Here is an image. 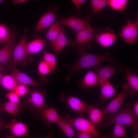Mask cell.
Wrapping results in <instances>:
<instances>
[{
    "instance_id": "obj_38",
    "label": "cell",
    "mask_w": 138,
    "mask_h": 138,
    "mask_svg": "<svg viewBox=\"0 0 138 138\" xmlns=\"http://www.w3.org/2000/svg\"><path fill=\"white\" fill-rule=\"evenodd\" d=\"M133 112L136 118L138 119V101H135L133 105Z\"/></svg>"
},
{
    "instance_id": "obj_14",
    "label": "cell",
    "mask_w": 138,
    "mask_h": 138,
    "mask_svg": "<svg viewBox=\"0 0 138 138\" xmlns=\"http://www.w3.org/2000/svg\"><path fill=\"white\" fill-rule=\"evenodd\" d=\"M6 128L8 129L13 136L17 137H27V126L24 123L17 121L13 118L8 123L6 124Z\"/></svg>"
},
{
    "instance_id": "obj_15",
    "label": "cell",
    "mask_w": 138,
    "mask_h": 138,
    "mask_svg": "<svg viewBox=\"0 0 138 138\" xmlns=\"http://www.w3.org/2000/svg\"><path fill=\"white\" fill-rule=\"evenodd\" d=\"M15 43V39L14 38L0 48V68L3 70H4L10 61Z\"/></svg>"
},
{
    "instance_id": "obj_36",
    "label": "cell",
    "mask_w": 138,
    "mask_h": 138,
    "mask_svg": "<svg viewBox=\"0 0 138 138\" xmlns=\"http://www.w3.org/2000/svg\"><path fill=\"white\" fill-rule=\"evenodd\" d=\"M75 5L76 8V14L80 16V8L83 4L87 0H70Z\"/></svg>"
},
{
    "instance_id": "obj_39",
    "label": "cell",
    "mask_w": 138,
    "mask_h": 138,
    "mask_svg": "<svg viewBox=\"0 0 138 138\" xmlns=\"http://www.w3.org/2000/svg\"><path fill=\"white\" fill-rule=\"evenodd\" d=\"M29 0H12L11 2L12 3L16 4L21 3ZM35 0L37 2H38L39 1V0Z\"/></svg>"
},
{
    "instance_id": "obj_25",
    "label": "cell",
    "mask_w": 138,
    "mask_h": 138,
    "mask_svg": "<svg viewBox=\"0 0 138 138\" xmlns=\"http://www.w3.org/2000/svg\"><path fill=\"white\" fill-rule=\"evenodd\" d=\"M14 38L12 31L3 24H0V44L7 43Z\"/></svg>"
},
{
    "instance_id": "obj_24",
    "label": "cell",
    "mask_w": 138,
    "mask_h": 138,
    "mask_svg": "<svg viewBox=\"0 0 138 138\" xmlns=\"http://www.w3.org/2000/svg\"><path fill=\"white\" fill-rule=\"evenodd\" d=\"M14 77L11 74H4L0 80V85L9 91H14L18 84Z\"/></svg>"
},
{
    "instance_id": "obj_29",
    "label": "cell",
    "mask_w": 138,
    "mask_h": 138,
    "mask_svg": "<svg viewBox=\"0 0 138 138\" xmlns=\"http://www.w3.org/2000/svg\"><path fill=\"white\" fill-rule=\"evenodd\" d=\"M128 0H108L110 7L115 10L123 12L127 5Z\"/></svg>"
},
{
    "instance_id": "obj_21",
    "label": "cell",
    "mask_w": 138,
    "mask_h": 138,
    "mask_svg": "<svg viewBox=\"0 0 138 138\" xmlns=\"http://www.w3.org/2000/svg\"><path fill=\"white\" fill-rule=\"evenodd\" d=\"M87 112L89 114L90 120L95 126L102 122L104 115L101 109L93 106H88Z\"/></svg>"
},
{
    "instance_id": "obj_9",
    "label": "cell",
    "mask_w": 138,
    "mask_h": 138,
    "mask_svg": "<svg viewBox=\"0 0 138 138\" xmlns=\"http://www.w3.org/2000/svg\"><path fill=\"white\" fill-rule=\"evenodd\" d=\"M28 30L26 28L18 43L15 46L13 51V68H15L17 64L25 58L27 55L26 49V40Z\"/></svg>"
},
{
    "instance_id": "obj_17",
    "label": "cell",
    "mask_w": 138,
    "mask_h": 138,
    "mask_svg": "<svg viewBox=\"0 0 138 138\" xmlns=\"http://www.w3.org/2000/svg\"><path fill=\"white\" fill-rule=\"evenodd\" d=\"M42 119L48 123H56L61 117L53 107H47L38 111Z\"/></svg>"
},
{
    "instance_id": "obj_40",
    "label": "cell",
    "mask_w": 138,
    "mask_h": 138,
    "mask_svg": "<svg viewBox=\"0 0 138 138\" xmlns=\"http://www.w3.org/2000/svg\"><path fill=\"white\" fill-rule=\"evenodd\" d=\"M6 123L4 121L2 120L0 121V130H3L6 128Z\"/></svg>"
},
{
    "instance_id": "obj_19",
    "label": "cell",
    "mask_w": 138,
    "mask_h": 138,
    "mask_svg": "<svg viewBox=\"0 0 138 138\" xmlns=\"http://www.w3.org/2000/svg\"><path fill=\"white\" fill-rule=\"evenodd\" d=\"M100 100L105 101L114 97L116 95L115 89L109 80L102 84L100 86Z\"/></svg>"
},
{
    "instance_id": "obj_33",
    "label": "cell",
    "mask_w": 138,
    "mask_h": 138,
    "mask_svg": "<svg viewBox=\"0 0 138 138\" xmlns=\"http://www.w3.org/2000/svg\"><path fill=\"white\" fill-rule=\"evenodd\" d=\"M29 89L26 85L18 84L14 91L20 97L26 95L29 92Z\"/></svg>"
},
{
    "instance_id": "obj_11",
    "label": "cell",
    "mask_w": 138,
    "mask_h": 138,
    "mask_svg": "<svg viewBox=\"0 0 138 138\" xmlns=\"http://www.w3.org/2000/svg\"><path fill=\"white\" fill-rule=\"evenodd\" d=\"M117 39V36L113 31L109 28L97 30L95 36V41L103 48L112 46Z\"/></svg>"
},
{
    "instance_id": "obj_31",
    "label": "cell",
    "mask_w": 138,
    "mask_h": 138,
    "mask_svg": "<svg viewBox=\"0 0 138 138\" xmlns=\"http://www.w3.org/2000/svg\"><path fill=\"white\" fill-rule=\"evenodd\" d=\"M114 127L111 137L114 138H120L127 137L125 126L118 124H114Z\"/></svg>"
},
{
    "instance_id": "obj_26",
    "label": "cell",
    "mask_w": 138,
    "mask_h": 138,
    "mask_svg": "<svg viewBox=\"0 0 138 138\" xmlns=\"http://www.w3.org/2000/svg\"><path fill=\"white\" fill-rule=\"evenodd\" d=\"M62 26L56 22H54L49 27L46 34L47 39L51 44L57 38L59 34Z\"/></svg>"
},
{
    "instance_id": "obj_16",
    "label": "cell",
    "mask_w": 138,
    "mask_h": 138,
    "mask_svg": "<svg viewBox=\"0 0 138 138\" xmlns=\"http://www.w3.org/2000/svg\"><path fill=\"white\" fill-rule=\"evenodd\" d=\"M11 74L14 77L18 84L33 86L37 87L40 86V84L39 82L15 68H12Z\"/></svg>"
},
{
    "instance_id": "obj_23",
    "label": "cell",
    "mask_w": 138,
    "mask_h": 138,
    "mask_svg": "<svg viewBox=\"0 0 138 138\" xmlns=\"http://www.w3.org/2000/svg\"><path fill=\"white\" fill-rule=\"evenodd\" d=\"M81 84L82 87L86 88L98 84V79L95 72L91 70L88 71L82 79Z\"/></svg>"
},
{
    "instance_id": "obj_4",
    "label": "cell",
    "mask_w": 138,
    "mask_h": 138,
    "mask_svg": "<svg viewBox=\"0 0 138 138\" xmlns=\"http://www.w3.org/2000/svg\"><path fill=\"white\" fill-rule=\"evenodd\" d=\"M94 68V72L97 76L99 86L109 80L113 75L121 72L123 69L122 65L116 61L106 65L99 64Z\"/></svg>"
},
{
    "instance_id": "obj_27",
    "label": "cell",
    "mask_w": 138,
    "mask_h": 138,
    "mask_svg": "<svg viewBox=\"0 0 138 138\" xmlns=\"http://www.w3.org/2000/svg\"><path fill=\"white\" fill-rule=\"evenodd\" d=\"M90 1L92 14L94 15L99 14L108 4V0H90Z\"/></svg>"
},
{
    "instance_id": "obj_6",
    "label": "cell",
    "mask_w": 138,
    "mask_h": 138,
    "mask_svg": "<svg viewBox=\"0 0 138 138\" xmlns=\"http://www.w3.org/2000/svg\"><path fill=\"white\" fill-rule=\"evenodd\" d=\"M91 17L86 16L84 19L71 15L67 17L59 18L56 22L71 28L76 33L92 26L90 22Z\"/></svg>"
},
{
    "instance_id": "obj_30",
    "label": "cell",
    "mask_w": 138,
    "mask_h": 138,
    "mask_svg": "<svg viewBox=\"0 0 138 138\" xmlns=\"http://www.w3.org/2000/svg\"><path fill=\"white\" fill-rule=\"evenodd\" d=\"M43 59L52 68L53 71L55 70L56 67V61L55 56L46 51L43 52Z\"/></svg>"
},
{
    "instance_id": "obj_41",
    "label": "cell",
    "mask_w": 138,
    "mask_h": 138,
    "mask_svg": "<svg viewBox=\"0 0 138 138\" xmlns=\"http://www.w3.org/2000/svg\"><path fill=\"white\" fill-rule=\"evenodd\" d=\"M4 70L0 68V80L3 76L4 75Z\"/></svg>"
},
{
    "instance_id": "obj_8",
    "label": "cell",
    "mask_w": 138,
    "mask_h": 138,
    "mask_svg": "<svg viewBox=\"0 0 138 138\" xmlns=\"http://www.w3.org/2000/svg\"><path fill=\"white\" fill-rule=\"evenodd\" d=\"M50 9L40 18L35 27L34 32L43 31L55 22L56 17V10L59 6L57 4L49 6Z\"/></svg>"
},
{
    "instance_id": "obj_35",
    "label": "cell",
    "mask_w": 138,
    "mask_h": 138,
    "mask_svg": "<svg viewBox=\"0 0 138 138\" xmlns=\"http://www.w3.org/2000/svg\"><path fill=\"white\" fill-rule=\"evenodd\" d=\"M5 96L9 101L20 104L19 97L14 91H9L6 94Z\"/></svg>"
},
{
    "instance_id": "obj_42",
    "label": "cell",
    "mask_w": 138,
    "mask_h": 138,
    "mask_svg": "<svg viewBox=\"0 0 138 138\" xmlns=\"http://www.w3.org/2000/svg\"><path fill=\"white\" fill-rule=\"evenodd\" d=\"M2 102L0 101V121L2 120L0 119V114L1 112L3 111L2 107Z\"/></svg>"
},
{
    "instance_id": "obj_37",
    "label": "cell",
    "mask_w": 138,
    "mask_h": 138,
    "mask_svg": "<svg viewBox=\"0 0 138 138\" xmlns=\"http://www.w3.org/2000/svg\"><path fill=\"white\" fill-rule=\"evenodd\" d=\"M77 137L78 138H92V136L90 134L87 132L79 131L77 135Z\"/></svg>"
},
{
    "instance_id": "obj_1",
    "label": "cell",
    "mask_w": 138,
    "mask_h": 138,
    "mask_svg": "<svg viewBox=\"0 0 138 138\" xmlns=\"http://www.w3.org/2000/svg\"><path fill=\"white\" fill-rule=\"evenodd\" d=\"M79 56L76 62L71 65H65L69 71L66 77V81H69L72 75L77 71L87 68L95 67L105 61H116L109 53L94 54L88 53L85 50H78Z\"/></svg>"
},
{
    "instance_id": "obj_22",
    "label": "cell",
    "mask_w": 138,
    "mask_h": 138,
    "mask_svg": "<svg viewBox=\"0 0 138 138\" xmlns=\"http://www.w3.org/2000/svg\"><path fill=\"white\" fill-rule=\"evenodd\" d=\"M45 45L44 40L37 39L26 43V49L27 55L38 53L43 49Z\"/></svg>"
},
{
    "instance_id": "obj_20",
    "label": "cell",
    "mask_w": 138,
    "mask_h": 138,
    "mask_svg": "<svg viewBox=\"0 0 138 138\" xmlns=\"http://www.w3.org/2000/svg\"><path fill=\"white\" fill-rule=\"evenodd\" d=\"M67 39L63 28L62 27L60 32L57 38L51 44L55 53L59 54L66 45L68 44Z\"/></svg>"
},
{
    "instance_id": "obj_5",
    "label": "cell",
    "mask_w": 138,
    "mask_h": 138,
    "mask_svg": "<svg viewBox=\"0 0 138 138\" xmlns=\"http://www.w3.org/2000/svg\"><path fill=\"white\" fill-rule=\"evenodd\" d=\"M64 119L79 131L88 133L93 138L99 137V133L97 129L90 120L82 117L72 118L67 115Z\"/></svg>"
},
{
    "instance_id": "obj_34",
    "label": "cell",
    "mask_w": 138,
    "mask_h": 138,
    "mask_svg": "<svg viewBox=\"0 0 138 138\" xmlns=\"http://www.w3.org/2000/svg\"><path fill=\"white\" fill-rule=\"evenodd\" d=\"M72 126L71 124L66 121L62 130L65 135L69 138H73L75 136L74 131Z\"/></svg>"
},
{
    "instance_id": "obj_2",
    "label": "cell",
    "mask_w": 138,
    "mask_h": 138,
    "mask_svg": "<svg viewBox=\"0 0 138 138\" xmlns=\"http://www.w3.org/2000/svg\"><path fill=\"white\" fill-rule=\"evenodd\" d=\"M137 119L132 110L129 107L125 106L121 108L118 112L104 116L102 121L104 127L116 123L125 126H131L136 130L138 125Z\"/></svg>"
},
{
    "instance_id": "obj_3",
    "label": "cell",
    "mask_w": 138,
    "mask_h": 138,
    "mask_svg": "<svg viewBox=\"0 0 138 138\" xmlns=\"http://www.w3.org/2000/svg\"><path fill=\"white\" fill-rule=\"evenodd\" d=\"M97 31L96 28L91 26L77 32L74 40H68V44L78 49V50H85L86 48L90 49L91 47L90 42L95 41Z\"/></svg>"
},
{
    "instance_id": "obj_13",
    "label": "cell",
    "mask_w": 138,
    "mask_h": 138,
    "mask_svg": "<svg viewBox=\"0 0 138 138\" xmlns=\"http://www.w3.org/2000/svg\"><path fill=\"white\" fill-rule=\"evenodd\" d=\"M125 71L126 82L122 87L128 91V94L133 96L138 91V77L129 67H126Z\"/></svg>"
},
{
    "instance_id": "obj_28",
    "label": "cell",
    "mask_w": 138,
    "mask_h": 138,
    "mask_svg": "<svg viewBox=\"0 0 138 138\" xmlns=\"http://www.w3.org/2000/svg\"><path fill=\"white\" fill-rule=\"evenodd\" d=\"M19 105L9 101L2 103V107L3 111L9 114L16 116L20 111Z\"/></svg>"
},
{
    "instance_id": "obj_32",
    "label": "cell",
    "mask_w": 138,
    "mask_h": 138,
    "mask_svg": "<svg viewBox=\"0 0 138 138\" xmlns=\"http://www.w3.org/2000/svg\"><path fill=\"white\" fill-rule=\"evenodd\" d=\"M38 70L39 73L43 75L48 74L53 71L49 65L43 60L38 64Z\"/></svg>"
},
{
    "instance_id": "obj_43",
    "label": "cell",
    "mask_w": 138,
    "mask_h": 138,
    "mask_svg": "<svg viewBox=\"0 0 138 138\" xmlns=\"http://www.w3.org/2000/svg\"><path fill=\"white\" fill-rule=\"evenodd\" d=\"M4 0H0V3L1 2H2L4 1Z\"/></svg>"
},
{
    "instance_id": "obj_10",
    "label": "cell",
    "mask_w": 138,
    "mask_h": 138,
    "mask_svg": "<svg viewBox=\"0 0 138 138\" xmlns=\"http://www.w3.org/2000/svg\"><path fill=\"white\" fill-rule=\"evenodd\" d=\"M45 94L36 90L32 91L27 100L28 107L31 111H39L48 107L45 102Z\"/></svg>"
},
{
    "instance_id": "obj_7",
    "label": "cell",
    "mask_w": 138,
    "mask_h": 138,
    "mask_svg": "<svg viewBox=\"0 0 138 138\" xmlns=\"http://www.w3.org/2000/svg\"><path fill=\"white\" fill-rule=\"evenodd\" d=\"M138 25L137 19L136 21L129 20L122 27L120 36L126 44L135 43L138 39Z\"/></svg>"
},
{
    "instance_id": "obj_18",
    "label": "cell",
    "mask_w": 138,
    "mask_h": 138,
    "mask_svg": "<svg viewBox=\"0 0 138 138\" xmlns=\"http://www.w3.org/2000/svg\"><path fill=\"white\" fill-rule=\"evenodd\" d=\"M66 100L68 107L76 112H87L88 105L78 98L69 96L67 97Z\"/></svg>"
},
{
    "instance_id": "obj_12",
    "label": "cell",
    "mask_w": 138,
    "mask_h": 138,
    "mask_svg": "<svg viewBox=\"0 0 138 138\" xmlns=\"http://www.w3.org/2000/svg\"><path fill=\"white\" fill-rule=\"evenodd\" d=\"M123 88L122 91L116 96L105 107L101 109L104 115L111 114L117 112L121 108L127 96L128 91Z\"/></svg>"
}]
</instances>
